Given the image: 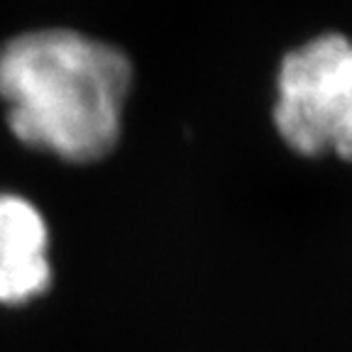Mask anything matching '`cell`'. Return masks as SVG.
Returning a JSON list of instances; mask_svg holds the SVG:
<instances>
[{
  "label": "cell",
  "mask_w": 352,
  "mask_h": 352,
  "mask_svg": "<svg viewBox=\"0 0 352 352\" xmlns=\"http://www.w3.org/2000/svg\"><path fill=\"white\" fill-rule=\"evenodd\" d=\"M130 86L127 56L78 32L20 34L0 50V98L12 135L66 162L113 152Z\"/></svg>",
  "instance_id": "1"
},
{
  "label": "cell",
  "mask_w": 352,
  "mask_h": 352,
  "mask_svg": "<svg viewBox=\"0 0 352 352\" xmlns=\"http://www.w3.org/2000/svg\"><path fill=\"white\" fill-rule=\"evenodd\" d=\"M274 125L298 154L352 162V42L320 34L281 61Z\"/></svg>",
  "instance_id": "2"
},
{
  "label": "cell",
  "mask_w": 352,
  "mask_h": 352,
  "mask_svg": "<svg viewBox=\"0 0 352 352\" xmlns=\"http://www.w3.org/2000/svg\"><path fill=\"white\" fill-rule=\"evenodd\" d=\"M50 230L28 198L0 193V303L20 306L50 289Z\"/></svg>",
  "instance_id": "3"
}]
</instances>
